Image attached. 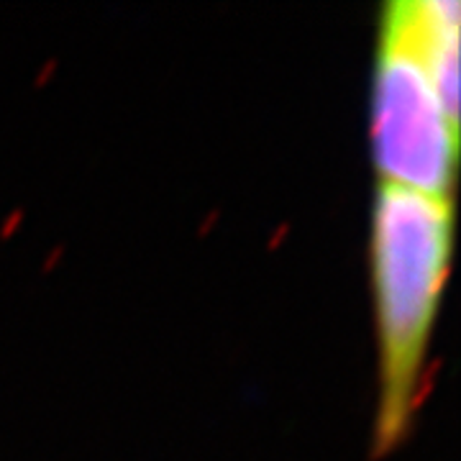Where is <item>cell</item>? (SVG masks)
Wrapping results in <instances>:
<instances>
[{
  "label": "cell",
  "instance_id": "1",
  "mask_svg": "<svg viewBox=\"0 0 461 461\" xmlns=\"http://www.w3.org/2000/svg\"><path fill=\"white\" fill-rule=\"evenodd\" d=\"M451 244V200L379 182L372 208V285L379 333L377 451H393L411 429Z\"/></svg>",
  "mask_w": 461,
  "mask_h": 461
},
{
  "label": "cell",
  "instance_id": "2",
  "mask_svg": "<svg viewBox=\"0 0 461 461\" xmlns=\"http://www.w3.org/2000/svg\"><path fill=\"white\" fill-rule=\"evenodd\" d=\"M372 154L382 185L448 198L459 121L446 113L412 29L411 0L384 5L372 80Z\"/></svg>",
  "mask_w": 461,
  "mask_h": 461
}]
</instances>
